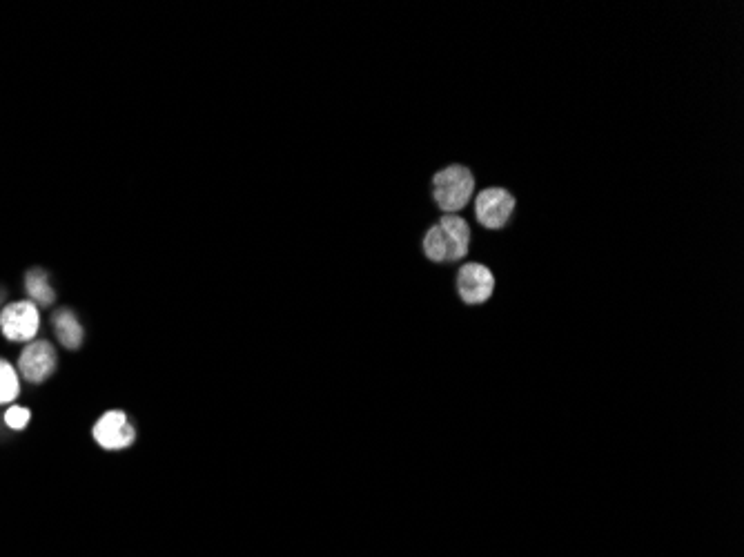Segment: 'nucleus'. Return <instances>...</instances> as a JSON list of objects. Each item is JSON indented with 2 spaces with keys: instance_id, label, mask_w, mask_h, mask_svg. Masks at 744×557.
I'll use <instances>...</instances> for the list:
<instances>
[{
  "instance_id": "4",
  "label": "nucleus",
  "mask_w": 744,
  "mask_h": 557,
  "mask_svg": "<svg viewBox=\"0 0 744 557\" xmlns=\"http://www.w3.org/2000/svg\"><path fill=\"white\" fill-rule=\"evenodd\" d=\"M515 212V197L504 188H486L477 194L475 214L486 230L504 228Z\"/></svg>"
},
{
  "instance_id": "9",
  "label": "nucleus",
  "mask_w": 744,
  "mask_h": 557,
  "mask_svg": "<svg viewBox=\"0 0 744 557\" xmlns=\"http://www.w3.org/2000/svg\"><path fill=\"white\" fill-rule=\"evenodd\" d=\"M25 288H27V295L32 297L36 304L41 306H50L54 301V290L50 286V279H47V275L43 270H32L25 279Z\"/></svg>"
},
{
  "instance_id": "5",
  "label": "nucleus",
  "mask_w": 744,
  "mask_h": 557,
  "mask_svg": "<svg viewBox=\"0 0 744 557\" xmlns=\"http://www.w3.org/2000/svg\"><path fill=\"white\" fill-rule=\"evenodd\" d=\"M459 299L468 306H482L495 292V277L482 263H466L457 275Z\"/></svg>"
},
{
  "instance_id": "8",
  "label": "nucleus",
  "mask_w": 744,
  "mask_h": 557,
  "mask_svg": "<svg viewBox=\"0 0 744 557\" xmlns=\"http://www.w3.org/2000/svg\"><path fill=\"white\" fill-rule=\"evenodd\" d=\"M52 324H54L58 341H61L65 348L76 350L78 346L83 344V328H81V324H78V319L70 308L56 310L54 317H52Z\"/></svg>"
},
{
  "instance_id": "6",
  "label": "nucleus",
  "mask_w": 744,
  "mask_h": 557,
  "mask_svg": "<svg viewBox=\"0 0 744 557\" xmlns=\"http://www.w3.org/2000/svg\"><path fill=\"white\" fill-rule=\"evenodd\" d=\"M21 375L32 384H43L56 370V350L50 341H29L18 359Z\"/></svg>"
},
{
  "instance_id": "3",
  "label": "nucleus",
  "mask_w": 744,
  "mask_h": 557,
  "mask_svg": "<svg viewBox=\"0 0 744 557\" xmlns=\"http://www.w3.org/2000/svg\"><path fill=\"white\" fill-rule=\"evenodd\" d=\"M41 328V310L34 301H16L0 312V330L9 341H32Z\"/></svg>"
},
{
  "instance_id": "11",
  "label": "nucleus",
  "mask_w": 744,
  "mask_h": 557,
  "mask_svg": "<svg viewBox=\"0 0 744 557\" xmlns=\"http://www.w3.org/2000/svg\"><path fill=\"white\" fill-rule=\"evenodd\" d=\"M29 419H32V413H29V408H23V406H12L5 413V424L9 428H14V431H23V428L29 424Z\"/></svg>"
},
{
  "instance_id": "7",
  "label": "nucleus",
  "mask_w": 744,
  "mask_h": 557,
  "mask_svg": "<svg viewBox=\"0 0 744 557\" xmlns=\"http://www.w3.org/2000/svg\"><path fill=\"white\" fill-rule=\"evenodd\" d=\"M134 428L127 422V415L121 410H110L94 426V439L105 451H123L134 442Z\"/></svg>"
},
{
  "instance_id": "1",
  "label": "nucleus",
  "mask_w": 744,
  "mask_h": 557,
  "mask_svg": "<svg viewBox=\"0 0 744 557\" xmlns=\"http://www.w3.org/2000/svg\"><path fill=\"white\" fill-rule=\"evenodd\" d=\"M471 228L457 214H444L437 226L430 228L424 237V252L430 261H459L468 254Z\"/></svg>"
},
{
  "instance_id": "10",
  "label": "nucleus",
  "mask_w": 744,
  "mask_h": 557,
  "mask_svg": "<svg viewBox=\"0 0 744 557\" xmlns=\"http://www.w3.org/2000/svg\"><path fill=\"white\" fill-rule=\"evenodd\" d=\"M21 395V381L16 368L9 361L0 359V404H9Z\"/></svg>"
},
{
  "instance_id": "2",
  "label": "nucleus",
  "mask_w": 744,
  "mask_h": 557,
  "mask_svg": "<svg viewBox=\"0 0 744 557\" xmlns=\"http://www.w3.org/2000/svg\"><path fill=\"white\" fill-rule=\"evenodd\" d=\"M475 179L464 165H448L442 172L435 174L433 179V197L439 210L446 214H455L464 210L473 199Z\"/></svg>"
}]
</instances>
